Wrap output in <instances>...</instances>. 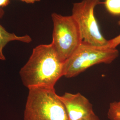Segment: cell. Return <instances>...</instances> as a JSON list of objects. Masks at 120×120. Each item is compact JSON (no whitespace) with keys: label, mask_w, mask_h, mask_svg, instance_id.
I'll use <instances>...</instances> for the list:
<instances>
[{"label":"cell","mask_w":120,"mask_h":120,"mask_svg":"<svg viewBox=\"0 0 120 120\" xmlns=\"http://www.w3.org/2000/svg\"><path fill=\"white\" fill-rule=\"evenodd\" d=\"M64 62L60 59L52 43L38 45L20 71L24 86L28 89L54 88L60 78L64 76Z\"/></svg>","instance_id":"obj_1"},{"label":"cell","mask_w":120,"mask_h":120,"mask_svg":"<svg viewBox=\"0 0 120 120\" xmlns=\"http://www.w3.org/2000/svg\"><path fill=\"white\" fill-rule=\"evenodd\" d=\"M104 4L110 14L115 16H120V0H105Z\"/></svg>","instance_id":"obj_9"},{"label":"cell","mask_w":120,"mask_h":120,"mask_svg":"<svg viewBox=\"0 0 120 120\" xmlns=\"http://www.w3.org/2000/svg\"><path fill=\"white\" fill-rule=\"evenodd\" d=\"M24 120H69L54 88L29 89Z\"/></svg>","instance_id":"obj_2"},{"label":"cell","mask_w":120,"mask_h":120,"mask_svg":"<svg viewBox=\"0 0 120 120\" xmlns=\"http://www.w3.org/2000/svg\"><path fill=\"white\" fill-rule=\"evenodd\" d=\"M53 23L52 41L60 59L64 62L77 49L82 42L77 22L72 15L52 14Z\"/></svg>","instance_id":"obj_4"},{"label":"cell","mask_w":120,"mask_h":120,"mask_svg":"<svg viewBox=\"0 0 120 120\" xmlns=\"http://www.w3.org/2000/svg\"><path fill=\"white\" fill-rule=\"evenodd\" d=\"M11 0H0V9L3 8L9 4Z\"/></svg>","instance_id":"obj_12"},{"label":"cell","mask_w":120,"mask_h":120,"mask_svg":"<svg viewBox=\"0 0 120 120\" xmlns=\"http://www.w3.org/2000/svg\"><path fill=\"white\" fill-rule=\"evenodd\" d=\"M119 54L116 48L95 46L82 42L73 55L64 61V76L68 78L75 77L95 65L110 64Z\"/></svg>","instance_id":"obj_3"},{"label":"cell","mask_w":120,"mask_h":120,"mask_svg":"<svg viewBox=\"0 0 120 120\" xmlns=\"http://www.w3.org/2000/svg\"><path fill=\"white\" fill-rule=\"evenodd\" d=\"M64 105L69 120H81L94 113L93 105L80 93H65L59 96Z\"/></svg>","instance_id":"obj_6"},{"label":"cell","mask_w":120,"mask_h":120,"mask_svg":"<svg viewBox=\"0 0 120 120\" xmlns=\"http://www.w3.org/2000/svg\"><path fill=\"white\" fill-rule=\"evenodd\" d=\"M4 14L3 9H0V19L3 17ZM32 41V38L29 35L19 36L14 33H10L0 24V60H5L6 59L3 53V49L9 42L19 41L23 43H30Z\"/></svg>","instance_id":"obj_7"},{"label":"cell","mask_w":120,"mask_h":120,"mask_svg":"<svg viewBox=\"0 0 120 120\" xmlns=\"http://www.w3.org/2000/svg\"><path fill=\"white\" fill-rule=\"evenodd\" d=\"M119 101V102L120 103V100L119 101Z\"/></svg>","instance_id":"obj_14"},{"label":"cell","mask_w":120,"mask_h":120,"mask_svg":"<svg viewBox=\"0 0 120 120\" xmlns=\"http://www.w3.org/2000/svg\"><path fill=\"white\" fill-rule=\"evenodd\" d=\"M81 120H100V119L98 116L94 112L87 117Z\"/></svg>","instance_id":"obj_11"},{"label":"cell","mask_w":120,"mask_h":120,"mask_svg":"<svg viewBox=\"0 0 120 120\" xmlns=\"http://www.w3.org/2000/svg\"><path fill=\"white\" fill-rule=\"evenodd\" d=\"M101 0H82L73 3L72 16L79 26L82 42L98 46L107 45L108 40L101 34L95 17V7Z\"/></svg>","instance_id":"obj_5"},{"label":"cell","mask_w":120,"mask_h":120,"mask_svg":"<svg viewBox=\"0 0 120 120\" xmlns=\"http://www.w3.org/2000/svg\"><path fill=\"white\" fill-rule=\"evenodd\" d=\"M109 120H120V103L114 101L110 103L107 112Z\"/></svg>","instance_id":"obj_8"},{"label":"cell","mask_w":120,"mask_h":120,"mask_svg":"<svg viewBox=\"0 0 120 120\" xmlns=\"http://www.w3.org/2000/svg\"><path fill=\"white\" fill-rule=\"evenodd\" d=\"M118 25L120 26V19L117 22ZM120 45V34L111 40H108L107 46L111 48H116Z\"/></svg>","instance_id":"obj_10"},{"label":"cell","mask_w":120,"mask_h":120,"mask_svg":"<svg viewBox=\"0 0 120 120\" xmlns=\"http://www.w3.org/2000/svg\"><path fill=\"white\" fill-rule=\"evenodd\" d=\"M27 4H34L36 2L40 1L41 0H19Z\"/></svg>","instance_id":"obj_13"}]
</instances>
